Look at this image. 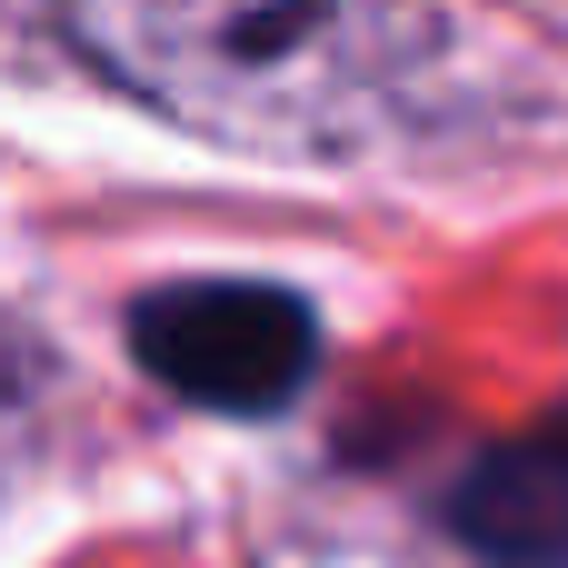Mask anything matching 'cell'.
Wrapping results in <instances>:
<instances>
[{
	"instance_id": "cell-4",
	"label": "cell",
	"mask_w": 568,
	"mask_h": 568,
	"mask_svg": "<svg viewBox=\"0 0 568 568\" xmlns=\"http://www.w3.org/2000/svg\"><path fill=\"white\" fill-rule=\"evenodd\" d=\"M30 399H40V369H30V349L0 329V469H10V449H20V429H30Z\"/></svg>"
},
{
	"instance_id": "cell-3",
	"label": "cell",
	"mask_w": 568,
	"mask_h": 568,
	"mask_svg": "<svg viewBox=\"0 0 568 568\" xmlns=\"http://www.w3.org/2000/svg\"><path fill=\"white\" fill-rule=\"evenodd\" d=\"M449 529L479 568H568V409L469 459L449 489Z\"/></svg>"
},
{
	"instance_id": "cell-1",
	"label": "cell",
	"mask_w": 568,
	"mask_h": 568,
	"mask_svg": "<svg viewBox=\"0 0 568 568\" xmlns=\"http://www.w3.org/2000/svg\"><path fill=\"white\" fill-rule=\"evenodd\" d=\"M60 40L140 110L250 160H369L429 120L439 0H60Z\"/></svg>"
},
{
	"instance_id": "cell-2",
	"label": "cell",
	"mask_w": 568,
	"mask_h": 568,
	"mask_svg": "<svg viewBox=\"0 0 568 568\" xmlns=\"http://www.w3.org/2000/svg\"><path fill=\"white\" fill-rule=\"evenodd\" d=\"M130 349L190 409L270 419L310 389L320 320H310V300H290L270 280H180V290H150L130 310Z\"/></svg>"
}]
</instances>
